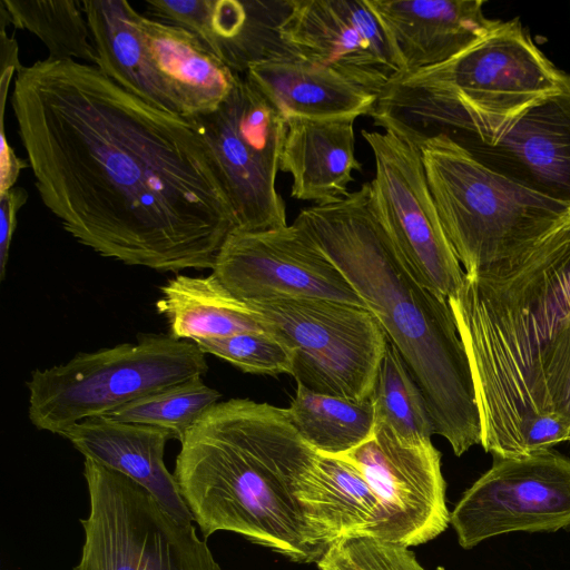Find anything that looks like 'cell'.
<instances>
[{"label": "cell", "mask_w": 570, "mask_h": 570, "mask_svg": "<svg viewBox=\"0 0 570 570\" xmlns=\"http://www.w3.org/2000/svg\"><path fill=\"white\" fill-rule=\"evenodd\" d=\"M10 105L39 197L79 244L157 272L213 269L237 219L194 118L71 59L21 66Z\"/></svg>", "instance_id": "obj_1"}, {"label": "cell", "mask_w": 570, "mask_h": 570, "mask_svg": "<svg viewBox=\"0 0 570 570\" xmlns=\"http://www.w3.org/2000/svg\"><path fill=\"white\" fill-rule=\"evenodd\" d=\"M317 456L287 409L230 399L188 430L173 474L204 539L229 531L309 563L336 541L321 507Z\"/></svg>", "instance_id": "obj_2"}, {"label": "cell", "mask_w": 570, "mask_h": 570, "mask_svg": "<svg viewBox=\"0 0 570 570\" xmlns=\"http://www.w3.org/2000/svg\"><path fill=\"white\" fill-rule=\"evenodd\" d=\"M448 301L473 375L481 445L521 456L530 422L550 414L544 360L570 324V214L521 256L465 274Z\"/></svg>", "instance_id": "obj_3"}, {"label": "cell", "mask_w": 570, "mask_h": 570, "mask_svg": "<svg viewBox=\"0 0 570 570\" xmlns=\"http://www.w3.org/2000/svg\"><path fill=\"white\" fill-rule=\"evenodd\" d=\"M346 276L420 386L456 456L481 444L469 358L449 301L419 282L376 215L368 181L344 198L303 208L294 219Z\"/></svg>", "instance_id": "obj_4"}, {"label": "cell", "mask_w": 570, "mask_h": 570, "mask_svg": "<svg viewBox=\"0 0 570 570\" xmlns=\"http://www.w3.org/2000/svg\"><path fill=\"white\" fill-rule=\"evenodd\" d=\"M566 77L519 19L500 21L446 62L392 79L368 116L417 147L438 135L463 148L487 145L530 106L557 92Z\"/></svg>", "instance_id": "obj_5"}, {"label": "cell", "mask_w": 570, "mask_h": 570, "mask_svg": "<svg viewBox=\"0 0 570 570\" xmlns=\"http://www.w3.org/2000/svg\"><path fill=\"white\" fill-rule=\"evenodd\" d=\"M419 148L441 224L465 274L521 256L570 214L484 166L445 135Z\"/></svg>", "instance_id": "obj_6"}, {"label": "cell", "mask_w": 570, "mask_h": 570, "mask_svg": "<svg viewBox=\"0 0 570 570\" xmlns=\"http://www.w3.org/2000/svg\"><path fill=\"white\" fill-rule=\"evenodd\" d=\"M207 370L206 354L195 342L170 334L141 335L136 343L78 353L65 364L32 371L26 383L29 419L37 429L60 435L82 420L203 377Z\"/></svg>", "instance_id": "obj_7"}, {"label": "cell", "mask_w": 570, "mask_h": 570, "mask_svg": "<svg viewBox=\"0 0 570 570\" xmlns=\"http://www.w3.org/2000/svg\"><path fill=\"white\" fill-rule=\"evenodd\" d=\"M89 514L72 570H223L193 523H183L130 478L85 458Z\"/></svg>", "instance_id": "obj_8"}, {"label": "cell", "mask_w": 570, "mask_h": 570, "mask_svg": "<svg viewBox=\"0 0 570 570\" xmlns=\"http://www.w3.org/2000/svg\"><path fill=\"white\" fill-rule=\"evenodd\" d=\"M250 304L292 350L296 384L355 402L371 397L389 341L371 311L320 298Z\"/></svg>", "instance_id": "obj_9"}, {"label": "cell", "mask_w": 570, "mask_h": 570, "mask_svg": "<svg viewBox=\"0 0 570 570\" xmlns=\"http://www.w3.org/2000/svg\"><path fill=\"white\" fill-rule=\"evenodd\" d=\"M194 119L223 173L237 229L286 226L285 202L276 188L287 128L281 112L244 73L217 109Z\"/></svg>", "instance_id": "obj_10"}, {"label": "cell", "mask_w": 570, "mask_h": 570, "mask_svg": "<svg viewBox=\"0 0 570 570\" xmlns=\"http://www.w3.org/2000/svg\"><path fill=\"white\" fill-rule=\"evenodd\" d=\"M372 149L371 204L419 282L449 299L463 272L430 191L420 148L391 130L361 131Z\"/></svg>", "instance_id": "obj_11"}, {"label": "cell", "mask_w": 570, "mask_h": 570, "mask_svg": "<svg viewBox=\"0 0 570 570\" xmlns=\"http://www.w3.org/2000/svg\"><path fill=\"white\" fill-rule=\"evenodd\" d=\"M459 543L471 549L515 531L570 528V459L544 450L498 458L450 513Z\"/></svg>", "instance_id": "obj_12"}, {"label": "cell", "mask_w": 570, "mask_h": 570, "mask_svg": "<svg viewBox=\"0 0 570 570\" xmlns=\"http://www.w3.org/2000/svg\"><path fill=\"white\" fill-rule=\"evenodd\" d=\"M212 271L247 303L320 298L367 308L346 276L295 220L266 230H233Z\"/></svg>", "instance_id": "obj_13"}, {"label": "cell", "mask_w": 570, "mask_h": 570, "mask_svg": "<svg viewBox=\"0 0 570 570\" xmlns=\"http://www.w3.org/2000/svg\"><path fill=\"white\" fill-rule=\"evenodd\" d=\"M335 456L352 462L380 500L381 521L368 537L410 548L448 528L441 453L432 441H407L375 423L370 440Z\"/></svg>", "instance_id": "obj_14"}, {"label": "cell", "mask_w": 570, "mask_h": 570, "mask_svg": "<svg viewBox=\"0 0 570 570\" xmlns=\"http://www.w3.org/2000/svg\"><path fill=\"white\" fill-rule=\"evenodd\" d=\"M278 35L294 56L377 96L400 75L366 0H291Z\"/></svg>", "instance_id": "obj_15"}, {"label": "cell", "mask_w": 570, "mask_h": 570, "mask_svg": "<svg viewBox=\"0 0 570 570\" xmlns=\"http://www.w3.org/2000/svg\"><path fill=\"white\" fill-rule=\"evenodd\" d=\"M464 149L495 173L570 208V75L491 144Z\"/></svg>", "instance_id": "obj_16"}, {"label": "cell", "mask_w": 570, "mask_h": 570, "mask_svg": "<svg viewBox=\"0 0 570 570\" xmlns=\"http://www.w3.org/2000/svg\"><path fill=\"white\" fill-rule=\"evenodd\" d=\"M366 1L385 33L399 76L446 62L500 22L485 17L483 0Z\"/></svg>", "instance_id": "obj_17"}, {"label": "cell", "mask_w": 570, "mask_h": 570, "mask_svg": "<svg viewBox=\"0 0 570 570\" xmlns=\"http://www.w3.org/2000/svg\"><path fill=\"white\" fill-rule=\"evenodd\" d=\"M158 20L195 33L205 47L235 73L249 65L289 51L282 42L278 26L289 1L238 0H146Z\"/></svg>", "instance_id": "obj_18"}, {"label": "cell", "mask_w": 570, "mask_h": 570, "mask_svg": "<svg viewBox=\"0 0 570 570\" xmlns=\"http://www.w3.org/2000/svg\"><path fill=\"white\" fill-rule=\"evenodd\" d=\"M60 435L85 458L140 484L179 522H194L164 462L165 445L171 439L166 431L102 415L75 423Z\"/></svg>", "instance_id": "obj_19"}, {"label": "cell", "mask_w": 570, "mask_h": 570, "mask_svg": "<svg viewBox=\"0 0 570 570\" xmlns=\"http://www.w3.org/2000/svg\"><path fill=\"white\" fill-rule=\"evenodd\" d=\"M356 117L289 118L279 170L292 177L291 196L325 205L348 195L353 173L362 170L355 156Z\"/></svg>", "instance_id": "obj_20"}, {"label": "cell", "mask_w": 570, "mask_h": 570, "mask_svg": "<svg viewBox=\"0 0 570 570\" xmlns=\"http://www.w3.org/2000/svg\"><path fill=\"white\" fill-rule=\"evenodd\" d=\"M246 77L287 120L368 115L377 95L291 51L248 66Z\"/></svg>", "instance_id": "obj_21"}, {"label": "cell", "mask_w": 570, "mask_h": 570, "mask_svg": "<svg viewBox=\"0 0 570 570\" xmlns=\"http://www.w3.org/2000/svg\"><path fill=\"white\" fill-rule=\"evenodd\" d=\"M150 59L176 98L180 112L197 117L217 109L233 90L235 73L191 31L137 12Z\"/></svg>", "instance_id": "obj_22"}, {"label": "cell", "mask_w": 570, "mask_h": 570, "mask_svg": "<svg viewBox=\"0 0 570 570\" xmlns=\"http://www.w3.org/2000/svg\"><path fill=\"white\" fill-rule=\"evenodd\" d=\"M97 67L117 85L145 101L180 114V107L155 68L137 27V12L127 0H81Z\"/></svg>", "instance_id": "obj_23"}, {"label": "cell", "mask_w": 570, "mask_h": 570, "mask_svg": "<svg viewBox=\"0 0 570 570\" xmlns=\"http://www.w3.org/2000/svg\"><path fill=\"white\" fill-rule=\"evenodd\" d=\"M157 312L177 340L196 342L239 333L267 331L259 312L230 293L212 273L177 274L160 287Z\"/></svg>", "instance_id": "obj_24"}, {"label": "cell", "mask_w": 570, "mask_h": 570, "mask_svg": "<svg viewBox=\"0 0 570 570\" xmlns=\"http://www.w3.org/2000/svg\"><path fill=\"white\" fill-rule=\"evenodd\" d=\"M286 409L301 438L321 454H345L374 434L375 411L370 399L355 402L297 384Z\"/></svg>", "instance_id": "obj_25"}, {"label": "cell", "mask_w": 570, "mask_h": 570, "mask_svg": "<svg viewBox=\"0 0 570 570\" xmlns=\"http://www.w3.org/2000/svg\"><path fill=\"white\" fill-rule=\"evenodd\" d=\"M8 21L37 36L51 59L97 65L98 57L80 1L1 0Z\"/></svg>", "instance_id": "obj_26"}, {"label": "cell", "mask_w": 570, "mask_h": 570, "mask_svg": "<svg viewBox=\"0 0 570 570\" xmlns=\"http://www.w3.org/2000/svg\"><path fill=\"white\" fill-rule=\"evenodd\" d=\"M375 423L407 441H431L435 434L424 395L396 347L387 341L370 397Z\"/></svg>", "instance_id": "obj_27"}, {"label": "cell", "mask_w": 570, "mask_h": 570, "mask_svg": "<svg viewBox=\"0 0 570 570\" xmlns=\"http://www.w3.org/2000/svg\"><path fill=\"white\" fill-rule=\"evenodd\" d=\"M220 396L217 390L196 376L135 400L108 416L161 429L180 442Z\"/></svg>", "instance_id": "obj_28"}, {"label": "cell", "mask_w": 570, "mask_h": 570, "mask_svg": "<svg viewBox=\"0 0 570 570\" xmlns=\"http://www.w3.org/2000/svg\"><path fill=\"white\" fill-rule=\"evenodd\" d=\"M195 343L205 354L215 355L245 373L292 375L293 352L273 332H247L226 337L199 340Z\"/></svg>", "instance_id": "obj_29"}, {"label": "cell", "mask_w": 570, "mask_h": 570, "mask_svg": "<svg viewBox=\"0 0 570 570\" xmlns=\"http://www.w3.org/2000/svg\"><path fill=\"white\" fill-rule=\"evenodd\" d=\"M316 563L318 570H425L410 548L371 537L340 539Z\"/></svg>", "instance_id": "obj_30"}, {"label": "cell", "mask_w": 570, "mask_h": 570, "mask_svg": "<svg viewBox=\"0 0 570 570\" xmlns=\"http://www.w3.org/2000/svg\"><path fill=\"white\" fill-rule=\"evenodd\" d=\"M546 412L556 414L570 432V324L551 343L543 366Z\"/></svg>", "instance_id": "obj_31"}, {"label": "cell", "mask_w": 570, "mask_h": 570, "mask_svg": "<svg viewBox=\"0 0 570 570\" xmlns=\"http://www.w3.org/2000/svg\"><path fill=\"white\" fill-rule=\"evenodd\" d=\"M28 193L14 186L0 194V281H3L13 234L18 225V213L27 203Z\"/></svg>", "instance_id": "obj_32"}, {"label": "cell", "mask_w": 570, "mask_h": 570, "mask_svg": "<svg viewBox=\"0 0 570 570\" xmlns=\"http://www.w3.org/2000/svg\"><path fill=\"white\" fill-rule=\"evenodd\" d=\"M0 194L16 186L22 169L29 168L27 159L17 156L7 139L4 121L0 122Z\"/></svg>", "instance_id": "obj_33"}]
</instances>
